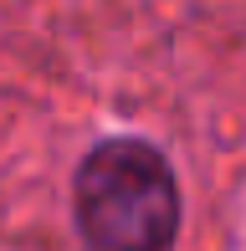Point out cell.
Returning <instances> with one entry per match:
<instances>
[{
  "label": "cell",
  "mask_w": 246,
  "mask_h": 251,
  "mask_svg": "<svg viewBox=\"0 0 246 251\" xmlns=\"http://www.w3.org/2000/svg\"><path fill=\"white\" fill-rule=\"evenodd\" d=\"M87 251H170L180 231V185L144 139H103L72 185Z\"/></svg>",
  "instance_id": "obj_1"
}]
</instances>
